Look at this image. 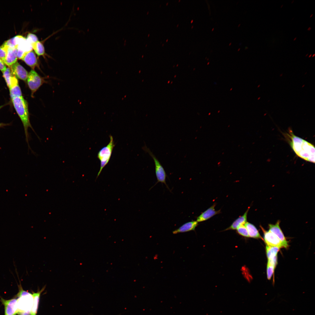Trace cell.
Masks as SVG:
<instances>
[{
	"mask_svg": "<svg viewBox=\"0 0 315 315\" xmlns=\"http://www.w3.org/2000/svg\"><path fill=\"white\" fill-rule=\"evenodd\" d=\"M22 60L33 70L36 67L39 68L37 58L33 50L27 53Z\"/></svg>",
	"mask_w": 315,
	"mask_h": 315,
	"instance_id": "7c38bea8",
	"label": "cell"
},
{
	"mask_svg": "<svg viewBox=\"0 0 315 315\" xmlns=\"http://www.w3.org/2000/svg\"><path fill=\"white\" fill-rule=\"evenodd\" d=\"M1 301L5 307V315H15L18 313V299L6 300L2 299Z\"/></svg>",
	"mask_w": 315,
	"mask_h": 315,
	"instance_id": "ba28073f",
	"label": "cell"
},
{
	"mask_svg": "<svg viewBox=\"0 0 315 315\" xmlns=\"http://www.w3.org/2000/svg\"><path fill=\"white\" fill-rule=\"evenodd\" d=\"M10 67L12 73L14 76L24 81L27 80L28 75V72L17 62Z\"/></svg>",
	"mask_w": 315,
	"mask_h": 315,
	"instance_id": "9c48e42d",
	"label": "cell"
},
{
	"mask_svg": "<svg viewBox=\"0 0 315 315\" xmlns=\"http://www.w3.org/2000/svg\"><path fill=\"white\" fill-rule=\"evenodd\" d=\"M2 72L3 76L8 87L9 88L11 85V78L13 76L10 68L9 67L6 68V70Z\"/></svg>",
	"mask_w": 315,
	"mask_h": 315,
	"instance_id": "44dd1931",
	"label": "cell"
},
{
	"mask_svg": "<svg viewBox=\"0 0 315 315\" xmlns=\"http://www.w3.org/2000/svg\"><path fill=\"white\" fill-rule=\"evenodd\" d=\"M267 264L273 266L275 267L277 264V255L272 258L268 260Z\"/></svg>",
	"mask_w": 315,
	"mask_h": 315,
	"instance_id": "4316f807",
	"label": "cell"
},
{
	"mask_svg": "<svg viewBox=\"0 0 315 315\" xmlns=\"http://www.w3.org/2000/svg\"><path fill=\"white\" fill-rule=\"evenodd\" d=\"M267 256L268 260L274 258L277 255L279 250L280 248L276 247H273L266 245V247Z\"/></svg>",
	"mask_w": 315,
	"mask_h": 315,
	"instance_id": "ffe728a7",
	"label": "cell"
},
{
	"mask_svg": "<svg viewBox=\"0 0 315 315\" xmlns=\"http://www.w3.org/2000/svg\"><path fill=\"white\" fill-rule=\"evenodd\" d=\"M237 232L240 235L245 237H249L247 230L244 225H242L236 230Z\"/></svg>",
	"mask_w": 315,
	"mask_h": 315,
	"instance_id": "7402d4cb",
	"label": "cell"
},
{
	"mask_svg": "<svg viewBox=\"0 0 315 315\" xmlns=\"http://www.w3.org/2000/svg\"><path fill=\"white\" fill-rule=\"evenodd\" d=\"M249 209L250 207H248L243 215L240 216L236 219L232 224L229 227L224 230V231L229 230H235L240 226L244 225L247 222V214Z\"/></svg>",
	"mask_w": 315,
	"mask_h": 315,
	"instance_id": "2e32d148",
	"label": "cell"
},
{
	"mask_svg": "<svg viewBox=\"0 0 315 315\" xmlns=\"http://www.w3.org/2000/svg\"><path fill=\"white\" fill-rule=\"evenodd\" d=\"M280 221L278 220L274 224H269V230L274 234L280 240L284 247L287 248L288 246V243L280 227Z\"/></svg>",
	"mask_w": 315,
	"mask_h": 315,
	"instance_id": "30bf717a",
	"label": "cell"
},
{
	"mask_svg": "<svg viewBox=\"0 0 315 315\" xmlns=\"http://www.w3.org/2000/svg\"><path fill=\"white\" fill-rule=\"evenodd\" d=\"M43 288L40 291L32 294L33 297V302L32 309L30 311V315H36L38 310L40 295L44 290Z\"/></svg>",
	"mask_w": 315,
	"mask_h": 315,
	"instance_id": "ac0fdd59",
	"label": "cell"
},
{
	"mask_svg": "<svg viewBox=\"0 0 315 315\" xmlns=\"http://www.w3.org/2000/svg\"><path fill=\"white\" fill-rule=\"evenodd\" d=\"M16 48L17 58L20 59L22 60L27 53L20 50Z\"/></svg>",
	"mask_w": 315,
	"mask_h": 315,
	"instance_id": "484cf974",
	"label": "cell"
},
{
	"mask_svg": "<svg viewBox=\"0 0 315 315\" xmlns=\"http://www.w3.org/2000/svg\"><path fill=\"white\" fill-rule=\"evenodd\" d=\"M275 267L272 265L267 264V279L270 280L274 273Z\"/></svg>",
	"mask_w": 315,
	"mask_h": 315,
	"instance_id": "d4e9b609",
	"label": "cell"
},
{
	"mask_svg": "<svg viewBox=\"0 0 315 315\" xmlns=\"http://www.w3.org/2000/svg\"><path fill=\"white\" fill-rule=\"evenodd\" d=\"M8 47L3 44L0 46V59L4 63L8 48Z\"/></svg>",
	"mask_w": 315,
	"mask_h": 315,
	"instance_id": "603a6c76",
	"label": "cell"
},
{
	"mask_svg": "<svg viewBox=\"0 0 315 315\" xmlns=\"http://www.w3.org/2000/svg\"><path fill=\"white\" fill-rule=\"evenodd\" d=\"M216 205L214 203L210 207L202 213L197 218L196 221L198 222H200L206 220L211 218L214 216L220 214V210L216 211L215 207Z\"/></svg>",
	"mask_w": 315,
	"mask_h": 315,
	"instance_id": "8fae6325",
	"label": "cell"
},
{
	"mask_svg": "<svg viewBox=\"0 0 315 315\" xmlns=\"http://www.w3.org/2000/svg\"><path fill=\"white\" fill-rule=\"evenodd\" d=\"M6 67L5 64L0 59V70L3 72L6 70Z\"/></svg>",
	"mask_w": 315,
	"mask_h": 315,
	"instance_id": "83f0119b",
	"label": "cell"
},
{
	"mask_svg": "<svg viewBox=\"0 0 315 315\" xmlns=\"http://www.w3.org/2000/svg\"><path fill=\"white\" fill-rule=\"evenodd\" d=\"M4 106V105H1V106H0V109H1Z\"/></svg>",
	"mask_w": 315,
	"mask_h": 315,
	"instance_id": "4dcf8cb0",
	"label": "cell"
},
{
	"mask_svg": "<svg viewBox=\"0 0 315 315\" xmlns=\"http://www.w3.org/2000/svg\"><path fill=\"white\" fill-rule=\"evenodd\" d=\"M198 225V222L196 220L189 222L184 224L178 229L174 230L172 233L173 234H176L194 230Z\"/></svg>",
	"mask_w": 315,
	"mask_h": 315,
	"instance_id": "9a60e30c",
	"label": "cell"
},
{
	"mask_svg": "<svg viewBox=\"0 0 315 315\" xmlns=\"http://www.w3.org/2000/svg\"><path fill=\"white\" fill-rule=\"evenodd\" d=\"M142 149L145 152L148 153L154 160L155 165V174L157 180L156 184L159 182L164 183L169 190L166 182V179L167 175L160 162L146 145L142 147Z\"/></svg>",
	"mask_w": 315,
	"mask_h": 315,
	"instance_id": "5b68a950",
	"label": "cell"
},
{
	"mask_svg": "<svg viewBox=\"0 0 315 315\" xmlns=\"http://www.w3.org/2000/svg\"><path fill=\"white\" fill-rule=\"evenodd\" d=\"M28 312H19L18 313L19 315H29Z\"/></svg>",
	"mask_w": 315,
	"mask_h": 315,
	"instance_id": "f1b7e54d",
	"label": "cell"
},
{
	"mask_svg": "<svg viewBox=\"0 0 315 315\" xmlns=\"http://www.w3.org/2000/svg\"><path fill=\"white\" fill-rule=\"evenodd\" d=\"M26 39L27 42L32 46L38 41L37 36L35 34L31 33H28Z\"/></svg>",
	"mask_w": 315,
	"mask_h": 315,
	"instance_id": "cb8c5ba5",
	"label": "cell"
},
{
	"mask_svg": "<svg viewBox=\"0 0 315 315\" xmlns=\"http://www.w3.org/2000/svg\"><path fill=\"white\" fill-rule=\"evenodd\" d=\"M264 232V239L266 245L271 246L284 247L280 240L273 233L269 231H265L262 228Z\"/></svg>",
	"mask_w": 315,
	"mask_h": 315,
	"instance_id": "52a82bcc",
	"label": "cell"
},
{
	"mask_svg": "<svg viewBox=\"0 0 315 315\" xmlns=\"http://www.w3.org/2000/svg\"><path fill=\"white\" fill-rule=\"evenodd\" d=\"M27 81L28 87L31 91L32 97L39 88L47 82L44 77H41L33 69L28 73Z\"/></svg>",
	"mask_w": 315,
	"mask_h": 315,
	"instance_id": "8992f818",
	"label": "cell"
},
{
	"mask_svg": "<svg viewBox=\"0 0 315 315\" xmlns=\"http://www.w3.org/2000/svg\"><path fill=\"white\" fill-rule=\"evenodd\" d=\"M11 100L13 106L22 123L26 141L29 148H30L29 143V128H31L35 133V132L30 123L28 103L22 96L12 98Z\"/></svg>",
	"mask_w": 315,
	"mask_h": 315,
	"instance_id": "7a4b0ae2",
	"label": "cell"
},
{
	"mask_svg": "<svg viewBox=\"0 0 315 315\" xmlns=\"http://www.w3.org/2000/svg\"><path fill=\"white\" fill-rule=\"evenodd\" d=\"M9 89L11 99L15 97L22 96V94L16 77L12 76L11 78V85Z\"/></svg>",
	"mask_w": 315,
	"mask_h": 315,
	"instance_id": "4fadbf2b",
	"label": "cell"
},
{
	"mask_svg": "<svg viewBox=\"0 0 315 315\" xmlns=\"http://www.w3.org/2000/svg\"><path fill=\"white\" fill-rule=\"evenodd\" d=\"M286 134L290 145L295 154L302 159L315 163V147L311 143L295 136L291 130Z\"/></svg>",
	"mask_w": 315,
	"mask_h": 315,
	"instance_id": "6da1fadb",
	"label": "cell"
},
{
	"mask_svg": "<svg viewBox=\"0 0 315 315\" xmlns=\"http://www.w3.org/2000/svg\"><path fill=\"white\" fill-rule=\"evenodd\" d=\"M36 54L38 56H44L45 54V50L42 42L38 41L32 46Z\"/></svg>",
	"mask_w": 315,
	"mask_h": 315,
	"instance_id": "d6986e66",
	"label": "cell"
},
{
	"mask_svg": "<svg viewBox=\"0 0 315 315\" xmlns=\"http://www.w3.org/2000/svg\"><path fill=\"white\" fill-rule=\"evenodd\" d=\"M9 125L8 124H6L4 123H0V127H2L5 126L7 125Z\"/></svg>",
	"mask_w": 315,
	"mask_h": 315,
	"instance_id": "f546056e",
	"label": "cell"
},
{
	"mask_svg": "<svg viewBox=\"0 0 315 315\" xmlns=\"http://www.w3.org/2000/svg\"><path fill=\"white\" fill-rule=\"evenodd\" d=\"M19 287L20 290L18 294L19 298L17 299L18 312L28 313L30 311L33 305V297L32 295L23 290L20 284Z\"/></svg>",
	"mask_w": 315,
	"mask_h": 315,
	"instance_id": "3957f363",
	"label": "cell"
},
{
	"mask_svg": "<svg viewBox=\"0 0 315 315\" xmlns=\"http://www.w3.org/2000/svg\"><path fill=\"white\" fill-rule=\"evenodd\" d=\"M110 140L109 143L106 146L101 148L98 153L97 157L100 161V166L96 180L101 174L103 169L108 163L115 146L113 137L111 135L110 136Z\"/></svg>",
	"mask_w": 315,
	"mask_h": 315,
	"instance_id": "277c9868",
	"label": "cell"
},
{
	"mask_svg": "<svg viewBox=\"0 0 315 315\" xmlns=\"http://www.w3.org/2000/svg\"><path fill=\"white\" fill-rule=\"evenodd\" d=\"M17 58L16 48L8 47L4 63L10 67L17 62Z\"/></svg>",
	"mask_w": 315,
	"mask_h": 315,
	"instance_id": "5bb4252c",
	"label": "cell"
},
{
	"mask_svg": "<svg viewBox=\"0 0 315 315\" xmlns=\"http://www.w3.org/2000/svg\"><path fill=\"white\" fill-rule=\"evenodd\" d=\"M244 225L247 230L249 237L262 239L258 231L253 224L247 222Z\"/></svg>",
	"mask_w": 315,
	"mask_h": 315,
	"instance_id": "e0dca14e",
	"label": "cell"
}]
</instances>
